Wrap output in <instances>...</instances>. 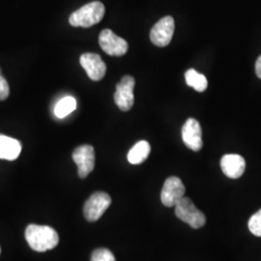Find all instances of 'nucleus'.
Instances as JSON below:
<instances>
[{"instance_id": "nucleus-2", "label": "nucleus", "mask_w": 261, "mask_h": 261, "mask_svg": "<svg viewBox=\"0 0 261 261\" xmlns=\"http://www.w3.org/2000/svg\"><path fill=\"white\" fill-rule=\"evenodd\" d=\"M106 8L102 2L93 1L75 11L69 18V22L74 28H91L99 23L105 16Z\"/></svg>"}, {"instance_id": "nucleus-3", "label": "nucleus", "mask_w": 261, "mask_h": 261, "mask_svg": "<svg viewBox=\"0 0 261 261\" xmlns=\"http://www.w3.org/2000/svg\"><path fill=\"white\" fill-rule=\"evenodd\" d=\"M175 215L178 219L195 229L202 227L206 223L204 214L196 208L189 197L185 196L175 205Z\"/></svg>"}, {"instance_id": "nucleus-18", "label": "nucleus", "mask_w": 261, "mask_h": 261, "mask_svg": "<svg viewBox=\"0 0 261 261\" xmlns=\"http://www.w3.org/2000/svg\"><path fill=\"white\" fill-rule=\"evenodd\" d=\"M91 261H116L115 257L108 249H97L91 255Z\"/></svg>"}, {"instance_id": "nucleus-10", "label": "nucleus", "mask_w": 261, "mask_h": 261, "mask_svg": "<svg viewBox=\"0 0 261 261\" xmlns=\"http://www.w3.org/2000/svg\"><path fill=\"white\" fill-rule=\"evenodd\" d=\"M182 140L185 145L195 152L202 148V130L199 122L195 118L187 119L182 127Z\"/></svg>"}, {"instance_id": "nucleus-4", "label": "nucleus", "mask_w": 261, "mask_h": 261, "mask_svg": "<svg viewBox=\"0 0 261 261\" xmlns=\"http://www.w3.org/2000/svg\"><path fill=\"white\" fill-rule=\"evenodd\" d=\"M111 203L112 198L108 194L103 192L94 193L84 204V214L85 219L91 223L98 221L108 210Z\"/></svg>"}, {"instance_id": "nucleus-5", "label": "nucleus", "mask_w": 261, "mask_h": 261, "mask_svg": "<svg viewBox=\"0 0 261 261\" xmlns=\"http://www.w3.org/2000/svg\"><path fill=\"white\" fill-rule=\"evenodd\" d=\"M135 79L130 75L123 76L120 83L116 85V90L114 93V102L122 112H128L134 106V88Z\"/></svg>"}, {"instance_id": "nucleus-1", "label": "nucleus", "mask_w": 261, "mask_h": 261, "mask_svg": "<svg viewBox=\"0 0 261 261\" xmlns=\"http://www.w3.org/2000/svg\"><path fill=\"white\" fill-rule=\"evenodd\" d=\"M25 239L29 247L39 252L53 250L59 242V236L53 227L37 224L28 225L25 229Z\"/></svg>"}, {"instance_id": "nucleus-11", "label": "nucleus", "mask_w": 261, "mask_h": 261, "mask_svg": "<svg viewBox=\"0 0 261 261\" xmlns=\"http://www.w3.org/2000/svg\"><path fill=\"white\" fill-rule=\"evenodd\" d=\"M80 62L89 79L94 82L101 81L106 75L107 66L101 56L96 54H84L80 58Z\"/></svg>"}, {"instance_id": "nucleus-6", "label": "nucleus", "mask_w": 261, "mask_h": 261, "mask_svg": "<svg viewBox=\"0 0 261 261\" xmlns=\"http://www.w3.org/2000/svg\"><path fill=\"white\" fill-rule=\"evenodd\" d=\"M99 44L103 51L112 56H123L128 51V43L111 29H103L99 35Z\"/></svg>"}, {"instance_id": "nucleus-16", "label": "nucleus", "mask_w": 261, "mask_h": 261, "mask_svg": "<svg viewBox=\"0 0 261 261\" xmlns=\"http://www.w3.org/2000/svg\"><path fill=\"white\" fill-rule=\"evenodd\" d=\"M76 109V100L72 96L62 98L55 108V114L57 118H64Z\"/></svg>"}, {"instance_id": "nucleus-13", "label": "nucleus", "mask_w": 261, "mask_h": 261, "mask_svg": "<svg viewBox=\"0 0 261 261\" xmlns=\"http://www.w3.org/2000/svg\"><path fill=\"white\" fill-rule=\"evenodd\" d=\"M20 151L21 144L19 140L0 135V159L14 161L19 157Z\"/></svg>"}, {"instance_id": "nucleus-19", "label": "nucleus", "mask_w": 261, "mask_h": 261, "mask_svg": "<svg viewBox=\"0 0 261 261\" xmlns=\"http://www.w3.org/2000/svg\"><path fill=\"white\" fill-rule=\"evenodd\" d=\"M9 84L1 75V70H0V101L6 100L9 96Z\"/></svg>"}, {"instance_id": "nucleus-9", "label": "nucleus", "mask_w": 261, "mask_h": 261, "mask_svg": "<svg viewBox=\"0 0 261 261\" xmlns=\"http://www.w3.org/2000/svg\"><path fill=\"white\" fill-rule=\"evenodd\" d=\"M73 160L77 166L79 176L86 178L95 167V151L93 146L84 144L79 146L73 152Z\"/></svg>"}, {"instance_id": "nucleus-8", "label": "nucleus", "mask_w": 261, "mask_h": 261, "mask_svg": "<svg viewBox=\"0 0 261 261\" xmlns=\"http://www.w3.org/2000/svg\"><path fill=\"white\" fill-rule=\"evenodd\" d=\"M186 192L185 186L180 178L168 177L161 193L162 203L166 207H175L178 202L184 197Z\"/></svg>"}, {"instance_id": "nucleus-14", "label": "nucleus", "mask_w": 261, "mask_h": 261, "mask_svg": "<svg viewBox=\"0 0 261 261\" xmlns=\"http://www.w3.org/2000/svg\"><path fill=\"white\" fill-rule=\"evenodd\" d=\"M150 144L145 140L137 142L128 153V161L132 165H140L148 158L150 154Z\"/></svg>"}, {"instance_id": "nucleus-7", "label": "nucleus", "mask_w": 261, "mask_h": 261, "mask_svg": "<svg viewBox=\"0 0 261 261\" xmlns=\"http://www.w3.org/2000/svg\"><path fill=\"white\" fill-rule=\"evenodd\" d=\"M175 28L172 17L168 16L160 19L150 31V40L157 47H166L170 43Z\"/></svg>"}, {"instance_id": "nucleus-17", "label": "nucleus", "mask_w": 261, "mask_h": 261, "mask_svg": "<svg viewBox=\"0 0 261 261\" xmlns=\"http://www.w3.org/2000/svg\"><path fill=\"white\" fill-rule=\"evenodd\" d=\"M248 225H249L250 231L253 235L261 237V209L255 214L252 215Z\"/></svg>"}, {"instance_id": "nucleus-20", "label": "nucleus", "mask_w": 261, "mask_h": 261, "mask_svg": "<svg viewBox=\"0 0 261 261\" xmlns=\"http://www.w3.org/2000/svg\"><path fill=\"white\" fill-rule=\"evenodd\" d=\"M255 73H256V75L261 79V56L257 58V60L255 62Z\"/></svg>"}, {"instance_id": "nucleus-12", "label": "nucleus", "mask_w": 261, "mask_h": 261, "mask_svg": "<svg viewBox=\"0 0 261 261\" xmlns=\"http://www.w3.org/2000/svg\"><path fill=\"white\" fill-rule=\"evenodd\" d=\"M221 168L225 176L237 179L242 176L246 169V162L240 155L227 154L221 160Z\"/></svg>"}, {"instance_id": "nucleus-15", "label": "nucleus", "mask_w": 261, "mask_h": 261, "mask_svg": "<svg viewBox=\"0 0 261 261\" xmlns=\"http://www.w3.org/2000/svg\"><path fill=\"white\" fill-rule=\"evenodd\" d=\"M186 84L197 92L205 91L208 82L204 75L199 74L195 69H189L185 73Z\"/></svg>"}]
</instances>
